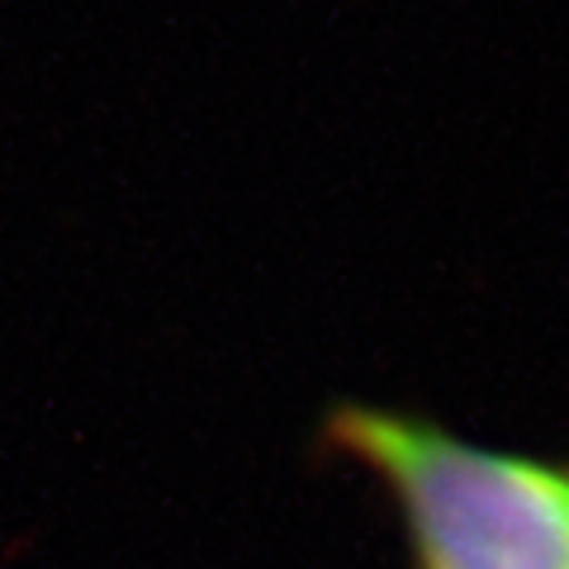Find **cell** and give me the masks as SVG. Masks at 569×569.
Here are the masks:
<instances>
[{
	"mask_svg": "<svg viewBox=\"0 0 569 569\" xmlns=\"http://www.w3.org/2000/svg\"><path fill=\"white\" fill-rule=\"evenodd\" d=\"M323 427L389 493L418 569H569V460L366 399L332 403Z\"/></svg>",
	"mask_w": 569,
	"mask_h": 569,
	"instance_id": "obj_1",
	"label": "cell"
}]
</instances>
